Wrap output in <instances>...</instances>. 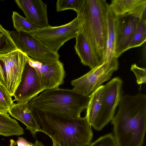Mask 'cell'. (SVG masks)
Returning <instances> with one entry per match:
<instances>
[{"label":"cell","instance_id":"f1b7e54d","mask_svg":"<svg viewBox=\"0 0 146 146\" xmlns=\"http://www.w3.org/2000/svg\"><path fill=\"white\" fill-rule=\"evenodd\" d=\"M34 146H44L43 144L40 141L36 140L35 143L34 144Z\"/></svg>","mask_w":146,"mask_h":146},{"label":"cell","instance_id":"603a6c76","mask_svg":"<svg viewBox=\"0 0 146 146\" xmlns=\"http://www.w3.org/2000/svg\"><path fill=\"white\" fill-rule=\"evenodd\" d=\"M12 96L5 87L0 84V113H7L14 104Z\"/></svg>","mask_w":146,"mask_h":146},{"label":"cell","instance_id":"5b68a950","mask_svg":"<svg viewBox=\"0 0 146 146\" xmlns=\"http://www.w3.org/2000/svg\"><path fill=\"white\" fill-rule=\"evenodd\" d=\"M28 57L18 49L0 56L1 83L12 96L21 81Z\"/></svg>","mask_w":146,"mask_h":146},{"label":"cell","instance_id":"5bb4252c","mask_svg":"<svg viewBox=\"0 0 146 146\" xmlns=\"http://www.w3.org/2000/svg\"><path fill=\"white\" fill-rule=\"evenodd\" d=\"M13 117L18 120L26 126L34 137L41 129L33 114L29 102L14 104L9 113Z\"/></svg>","mask_w":146,"mask_h":146},{"label":"cell","instance_id":"ffe728a7","mask_svg":"<svg viewBox=\"0 0 146 146\" xmlns=\"http://www.w3.org/2000/svg\"><path fill=\"white\" fill-rule=\"evenodd\" d=\"M9 31L0 24V56L18 50L10 36Z\"/></svg>","mask_w":146,"mask_h":146},{"label":"cell","instance_id":"4fadbf2b","mask_svg":"<svg viewBox=\"0 0 146 146\" xmlns=\"http://www.w3.org/2000/svg\"><path fill=\"white\" fill-rule=\"evenodd\" d=\"M19 7L23 12L25 18L36 28L49 25L46 4L41 0H16Z\"/></svg>","mask_w":146,"mask_h":146},{"label":"cell","instance_id":"4316f807","mask_svg":"<svg viewBox=\"0 0 146 146\" xmlns=\"http://www.w3.org/2000/svg\"><path fill=\"white\" fill-rule=\"evenodd\" d=\"M15 142L17 146H28L33 144L28 142L23 137H19Z\"/></svg>","mask_w":146,"mask_h":146},{"label":"cell","instance_id":"6da1fadb","mask_svg":"<svg viewBox=\"0 0 146 146\" xmlns=\"http://www.w3.org/2000/svg\"><path fill=\"white\" fill-rule=\"evenodd\" d=\"M111 121L117 146H142L146 130V95H122Z\"/></svg>","mask_w":146,"mask_h":146},{"label":"cell","instance_id":"f546056e","mask_svg":"<svg viewBox=\"0 0 146 146\" xmlns=\"http://www.w3.org/2000/svg\"><path fill=\"white\" fill-rule=\"evenodd\" d=\"M52 141L53 145L52 146H59V145L57 144L56 142L53 141Z\"/></svg>","mask_w":146,"mask_h":146},{"label":"cell","instance_id":"8992f818","mask_svg":"<svg viewBox=\"0 0 146 146\" xmlns=\"http://www.w3.org/2000/svg\"><path fill=\"white\" fill-rule=\"evenodd\" d=\"M80 31L77 17L65 24L56 27L50 25L36 28L32 33L52 51L58 52L60 48L67 41L76 38Z\"/></svg>","mask_w":146,"mask_h":146},{"label":"cell","instance_id":"484cf974","mask_svg":"<svg viewBox=\"0 0 146 146\" xmlns=\"http://www.w3.org/2000/svg\"><path fill=\"white\" fill-rule=\"evenodd\" d=\"M135 76L136 82L137 84H140L146 82V69L145 68L140 67L135 64L131 65L130 68Z\"/></svg>","mask_w":146,"mask_h":146},{"label":"cell","instance_id":"277c9868","mask_svg":"<svg viewBox=\"0 0 146 146\" xmlns=\"http://www.w3.org/2000/svg\"><path fill=\"white\" fill-rule=\"evenodd\" d=\"M44 91L29 102L32 109L72 118L81 117L90 98V95L84 96L72 89L58 88Z\"/></svg>","mask_w":146,"mask_h":146},{"label":"cell","instance_id":"3957f363","mask_svg":"<svg viewBox=\"0 0 146 146\" xmlns=\"http://www.w3.org/2000/svg\"><path fill=\"white\" fill-rule=\"evenodd\" d=\"M109 8L105 0H82L76 12L79 32L86 38L100 66L104 62Z\"/></svg>","mask_w":146,"mask_h":146},{"label":"cell","instance_id":"52a82bcc","mask_svg":"<svg viewBox=\"0 0 146 146\" xmlns=\"http://www.w3.org/2000/svg\"><path fill=\"white\" fill-rule=\"evenodd\" d=\"M9 33L18 49L31 59L44 62L59 60L58 52L50 49L32 33L15 30L10 31Z\"/></svg>","mask_w":146,"mask_h":146},{"label":"cell","instance_id":"d6986e66","mask_svg":"<svg viewBox=\"0 0 146 146\" xmlns=\"http://www.w3.org/2000/svg\"><path fill=\"white\" fill-rule=\"evenodd\" d=\"M24 133L23 129L16 120L11 117L7 113H0V135L9 137Z\"/></svg>","mask_w":146,"mask_h":146},{"label":"cell","instance_id":"83f0119b","mask_svg":"<svg viewBox=\"0 0 146 146\" xmlns=\"http://www.w3.org/2000/svg\"><path fill=\"white\" fill-rule=\"evenodd\" d=\"M146 7H145L141 15L140 19L146 21Z\"/></svg>","mask_w":146,"mask_h":146},{"label":"cell","instance_id":"ba28073f","mask_svg":"<svg viewBox=\"0 0 146 146\" xmlns=\"http://www.w3.org/2000/svg\"><path fill=\"white\" fill-rule=\"evenodd\" d=\"M121 79L115 77L104 85L102 105L94 129L98 131L102 129L113 117L123 95Z\"/></svg>","mask_w":146,"mask_h":146},{"label":"cell","instance_id":"cb8c5ba5","mask_svg":"<svg viewBox=\"0 0 146 146\" xmlns=\"http://www.w3.org/2000/svg\"><path fill=\"white\" fill-rule=\"evenodd\" d=\"M82 0H58L56 4L57 12L72 9L77 12L79 10Z\"/></svg>","mask_w":146,"mask_h":146},{"label":"cell","instance_id":"8fae6325","mask_svg":"<svg viewBox=\"0 0 146 146\" xmlns=\"http://www.w3.org/2000/svg\"><path fill=\"white\" fill-rule=\"evenodd\" d=\"M44 91L38 73L27 60L21 81L13 95L14 97L13 101L17 104L29 102Z\"/></svg>","mask_w":146,"mask_h":146},{"label":"cell","instance_id":"9a60e30c","mask_svg":"<svg viewBox=\"0 0 146 146\" xmlns=\"http://www.w3.org/2000/svg\"><path fill=\"white\" fill-rule=\"evenodd\" d=\"M109 7L115 16L132 14L137 15L141 18L146 7V0H113Z\"/></svg>","mask_w":146,"mask_h":146},{"label":"cell","instance_id":"44dd1931","mask_svg":"<svg viewBox=\"0 0 146 146\" xmlns=\"http://www.w3.org/2000/svg\"><path fill=\"white\" fill-rule=\"evenodd\" d=\"M146 40V21L140 19L129 44L128 49L141 46Z\"/></svg>","mask_w":146,"mask_h":146},{"label":"cell","instance_id":"4dcf8cb0","mask_svg":"<svg viewBox=\"0 0 146 146\" xmlns=\"http://www.w3.org/2000/svg\"><path fill=\"white\" fill-rule=\"evenodd\" d=\"M28 146H34V144H32Z\"/></svg>","mask_w":146,"mask_h":146},{"label":"cell","instance_id":"e0dca14e","mask_svg":"<svg viewBox=\"0 0 146 146\" xmlns=\"http://www.w3.org/2000/svg\"><path fill=\"white\" fill-rule=\"evenodd\" d=\"M104 90L101 85L90 95L85 117L89 124L94 128L101 110Z\"/></svg>","mask_w":146,"mask_h":146},{"label":"cell","instance_id":"2e32d148","mask_svg":"<svg viewBox=\"0 0 146 146\" xmlns=\"http://www.w3.org/2000/svg\"><path fill=\"white\" fill-rule=\"evenodd\" d=\"M75 38L74 49L82 63L85 66H88L91 69L100 66L84 35L79 32Z\"/></svg>","mask_w":146,"mask_h":146},{"label":"cell","instance_id":"d4e9b609","mask_svg":"<svg viewBox=\"0 0 146 146\" xmlns=\"http://www.w3.org/2000/svg\"><path fill=\"white\" fill-rule=\"evenodd\" d=\"M88 146H117L113 135L110 133L102 136Z\"/></svg>","mask_w":146,"mask_h":146},{"label":"cell","instance_id":"7402d4cb","mask_svg":"<svg viewBox=\"0 0 146 146\" xmlns=\"http://www.w3.org/2000/svg\"><path fill=\"white\" fill-rule=\"evenodd\" d=\"M13 26L17 32L32 33L36 29L26 18L16 12L13 11L12 16Z\"/></svg>","mask_w":146,"mask_h":146},{"label":"cell","instance_id":"9c48e42d","mask_svg":"<svg viewBox=\"0 0 146 146\" xmlns=\"http://www.w3.org/2000/svg\"><path fill=\"white\" fill-rule=\"evenodd\" d=\"M118 65L105 62L78 78L72 80V89L84 96L90 95L103 83L109 80Z\"/></svg>","mask_w":146,"mask_h":146},{"label":"cell","instance_id":"7c38bea8","mask_svg":"<svg viewBox=\"0 0 146 146\" xmlns=\"http://www.w3.org/2000/svg\"><path fill=\"white\" fill-rule=\"evenodd\" d=\"M140 19L137 15L126 14L115 16L114 22L115 53L118 58L128 47Z\"/></svg>","mask_w":146,"mask_h":146},{"label":"cell","instance_id":"ac0fdd59","mask_svg":"<svg viewBox=\"0 0 146 146\" xmlns=\"http://www.w3.org/2000/svg\"><path fill=\"white\" fill-rule=\"evenodd\" d=\"M115 15L109 8L107 16L108 36L104 63L118 64L115 53Z\"/></svg>","mask_w":146,"mask_h":146},{"label":"cell","instance_id":"7a4b0ae2","mask_svg":"<svg viewBox=\"0 0 146 146\" xmlns=\"http://www.w3.org/2000/svg\"><path fill=\"white\" fill-rule=\"evenodd\" d=\"M31 109L42 128L40 132L59 146H86L91 143L93 132L85 117L72 118Z\"/></svg>","mask_w":146,"mask_h":146},{"label":"cell","instance_id":"1f68e13d","mask_svg":"<svg viewBox=\"0 0 146 146\" xmlns=\"http://www.w3.org/2000/svg\"><path fill=\"white\" fill-rule=\"evenodd\" d=\"M1 77H0V84H1Z\"/></svg>","mask_w":146,"mask_h":146},{"label":"cell","instance_id":"30bf717a","mask_svg":"<svg viewBox=\"0 0 146 146\" xmlns=\"http://www.w3.org/2000/svg\"><path fill=\"white\" fill-rule=\"evenodd\" d=\"M27 60L38 73L45 90L58 88L63 84L66 73L63 64L59 60L44 62L33 60L28 56Z\"/></svg>","mask_w":146,"mask_h":146}]
</instances>
